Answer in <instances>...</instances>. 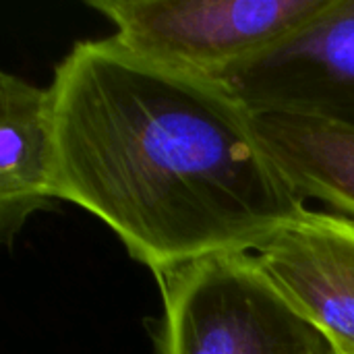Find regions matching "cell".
I'll use <instances>...</instances> for the list:
<instances>
[{"instance_id":"2","label":"cell","mask_w":354,"mask_h":354,"mask_svg":"<svg viewBox=\"0 0 354 354\" xmlns=\"http://www.w3.org/2000/svg\"><path fill=\"white\" fill-rule=\"evenodd\" d=\"M158 354H340L259 272L251 253L203 257L156 276Z\"/></svg>"},{"instance_id":"5","label":"cell","mask_w":354,"mask_h":354,"mask_svg":"<svg viewBox=\"0 0 354 354\" xmlns=\"http://www.w3.org/2000/svg\"><path fill=\"white\" fill-rule=\"evenodd\" d=\"M270 284L340 354H354V220L303 209L253 253Z\"/></svg>"},{"instance_id":"7","label":"cell","mask_w":354,"mask_h":354,"mask_svg":"<svg viewBox=\"0 0 354 354\" xmlns=\"http://www.w3.org/2000/svg\"><path fill=\"white\" fill-rule=\"evenodd\" d=\"M268 158L307 201L354 218V124L284 110H251Z\"/></svg>"},{"instance_id":"3","label":"cell","mask_w":354,"mask_h":354,"mask_svg":"<svg viewBox=\"0 0 354 354\" xmlns=\"http://www.w3.org/2000/svg\"><path fill=\"white\" fill-rule=\"evenodd\" d=\"M344 0H87L133 54L218 79L292 39Z\"/></svg>"},{"instance_id":"6","label":"cell","mask_w":354,"mask_h":354,"mask_svg":"<svg viewBox=\"0 0 354 354\" xmlns=\"http://www.w3.org/2000/svg\"><path fill=\"white\" fill-rule=\"evenodd\" d=\"M56 201V124L50 87L0 75V236L12 245L31 214Z\"/></svg>"},{"instance_id":"4","label":"cell","mask_w":354,"mask_h":354,"mask_svg":"<svg viewBox=\"0 0 354 354\" xmlns=\"http://www.w3.org/2000/svg\"><path fill=\"white\" fill-rule=\"evenodd\" d=\"M249 110L354 124V0L268 54L214 79Z\"/></svg>"},{"instance_id":"1","label":"cell","mask_w":354,"mask_h":354,"mask_svg":"<svg viewBox=\"0 0 354 354\" xmlns=\"http://www.w3.org/2000/svg\"><path fill=\"white\" fill-rule=\"evenodd\" d=\"M56 199L102 220L153 276L253 253L303 209L222 83L153 64L114 37L77 41L50 83Z\"/></svg>"}]
</instances>
